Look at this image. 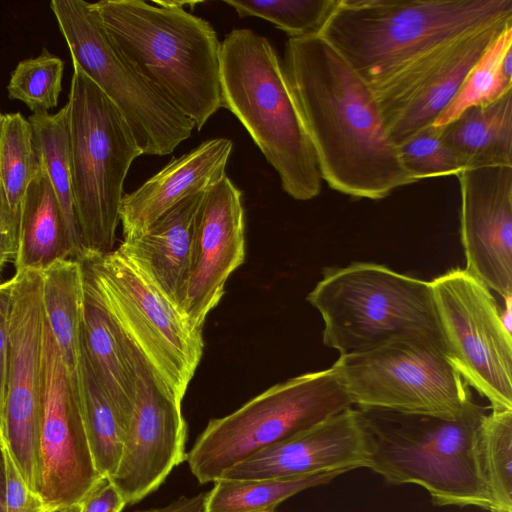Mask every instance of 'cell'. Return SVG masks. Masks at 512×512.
Masks as SVG:
<instances>
[{
    "label": "cell",
    "instance_id": "6da1fadb",
    "mask_svg": "<svg viewBox=\"0 0 512 512\" xmlns=\"http://www.w3.org/2000/svg\"><path fill=\"white\" fill-rule=\"evenodd\" d=\"M283 68L331 189L379 200L415 183L372 88L327 40L319 34L288 38Z\"/></svg>",
    "mask_w": 512,
    "mask_h": 512
},
{
    "label": "cell",
    "instance_id": "7a4b0ae2",
    "mask_svg": "<svg viewBox=\"0 0 512 512\" xmlns=\"http://www.w3.org/2000/svg\"><path fill=\"white\" fill-rule=\"evenodd\" d=\"M366 467L392 484H417L434 504L498 512L480 458L485 408L471 401L456 415L356 409Z\"/></svg>",
    "mask_w": 512,
    "mask_h": 512
},
{
    "label": "cell",
    "instance_id": "3957f363",
    "mask_svg": "<svg viewBox=\"0 0 512 512\" xmlns=\"http://www.w3.org/2000/svg\"><path fill=\"white\" fill-rule=\"evenodd\" d=\"M92 3L120 55L201 130L220 105L221 42L211 24L186 10L198 2Z\"/></svg>",
    "mask_w": 512,
    "mask_h": 512
},
{
    "label": "cell",
    "instance_id": "277c9868",
    "mask_svg": "<svg viewBox=\"0 0 512 512\" xmlns=\"http://www.w3.org/2000/svg\"><path fill=\"white\" fill-rule=\"evenodd\" d=\"M512 20V0H337L319 35L375 89L453 40Z\"/></svg>",
    "mask_w": 512,
    "mask_h": 512
},
{
    "label": "cell",
    "instance_id": "5b68a950",
    "mask_svg": "<svg viewBox=\"0 0 512 512\" xmlns=\"http://www.w3.org/2000/svg\"><path fill=\"white\" fill-rule=\"evenodd\" d=\"M220 105L242 123L290 197L321 192L314 150L283 65L263 36L233 29L220 47Z\"/></svg>",
    "mask_w": 512,
    "mask_h": 512
},
{
    "label": "cell",
    "instance_id": "8992f818",
    "mask_svg": "<svg viewBox=\"0 0 512 512\" xmlns=\"http://www.w3.org/2000/svg\"><path fill=\"white\" fill-rule=\"evenodd\" d=\"M321 314L323 343L342 355L413 338L442 342L431 284L385 265L329 268L308 294Z\"/></svg>",
    "mask_w": 512,
    "mask_h": 512
},
{
    "label": "cell",
    "instance_id": "52a82bcc",
    "mask_svg": "<svg viewBox=\"0 0 512 512\" xmlns=\"http://www.w3.org/2000/svg\"><path fill=\"white\" fill-rule=\"evenodd\" d=\"M72 65L67 105L75 210L86 256H102L114 250L124 181L142 151L115 104Z\"/></svg>",
    "mask_w": 512,
    "mask_h": 512
},
{
    "label": "cell",
    "instance_id": "ba28073f",
    "mask_svg": "<svg viewBox=\"0 0 512 512\" xmlns=\"http://www.w3.org/2000/svg\"><path fill=\"white\" fill-rule=\"evenodd\" d=\"M351 407L332 367L295 376L211 420L186 455L189 468L200 483L215 482L254 453Z\"/></svg>",
    "mask_w": 512,
    "mask_h": 512
},
{
    "label": "cell",
    "instance_id": "9c48e42d",
    "mask_svg": "<svg viewBox=\"0 0 512 512\" xmlns=\"http://www.w3.org/2000/svg\"><path fill=\"white\" fill-rule=\"evenodd\" d=\"M83 277L147 361L160 384L182 402L203 354L202 330L119 248L79 261Z\"/></svg>",
    "mask_w": 512,
    "mask_h": 512
},
{
    "label": "cell",
    "instance_id": "30bf717a",
    "mask_svg": "<svg viewBox=\"0 0 512 512\" xmlns=\"http://www.w3.org/2000/svg\"><path fill=\"white\" fill-rule=\"evenodd\" d=\"M50 8L76 64L115 104L142 155L164 156L195 124L158 93L116 50L92 3L52 0Z\"/></svg>",
    "mask_w": 512,
    "mask_h": 512
},
{
    "label": "cell",
    "instance_id": "8fae6325",
    "mask_svg": "<svg viewBox=\"0 0 512 512\" xmlns=\"http://www.w3.org/2000/svg\"><path fill=\"white\" fill-rule=\"evenodd\" d=\"M332 368L359 408L456 415L472 401L443 344L432 339H401L342 355Z\"/></svg>",
    "mask_w": 512,
    "mask_h": 512
},
{
    "label": "cell",
    "instance_id": "7c38bea8",
    "mask_svg": "<svg viewBox=\"0 0 512 512\" xmlns=\"http://www.w3.org/2000/svg\"><path fill=\"white\" fill-rule=\"evenodd\" d=\"M430 284L448 359L492 411L512 410V336L491 290L459 267Z\"/></svg>",
    "mask_w": 512,
    "mask_h": 512
},
{
    "label": "cell",
    "instance_id": "4fadbf2b",
    "mask_svg": "<svg viewBox=\"0 0 512 512\" xmlns=\"http://www.w3.org/2000/svg\"><path fill=\"white\" fill-rule=\"evenodd\" d=\"M43 319L41 271H16L10 297L7 384L0 439L28 488L37 494L40 493Z\"/></svg>",
    "mask_w": 512,
    "mask_h": 512
},
{
    "label": "cell",
    "instance_id": "5bb4252c",
    "mask_svg": "<svg viewBox=\"0 0 512 512\" xmlns=\"http://www.w3.org/2000/svg\"><path fill=\"white\" fill-rule=\"evenodd\" d=\"M40 496L49 508L80 503L104 477L86 432L83 404L75 396L46 320L42 333Z\"/></svg>",
    "mask_w": 512,
    "mask_h": 512
},
{
    "label": "cell",
    "instance_id": "9a60e30c",
    "mask_svg": "<svg viewBox=\"0 0 512 512\" xmlns=\"http://www.w3.org/2000/svg\"><path fill=\"white\" fill-rule=\"evenodd\" d=\"M512 20L463 35L372 89L387 131L398 146L433 125L467 75Z\"/></svg>",
    "mask_w": 512,
    "mask_h": 512
},
{
    "label": "cell",
    "instance_id": "2e32d148",
    "mask_svg": "<svg viewBox=\"0 0 512 512\" xmlns=\"http://www.w3.org/2000/svg\"><path fill=\"white\" fill-rule=\"evenodd\" d=\"M181 403L160 384L140 353L134 411L119 466L109 478L126 504L156 490L186 459Z\"/></svg>",
    "mask_w": 512,
    "mask_h": 512
},
{
    "label": "cell",
    "instance_id": "e0dca14e",
    "mask_svg": "<svg viewBox=\"0 0 512 512\" xmlns=\"http://www.w3.org/2000/svg\"><path fill=\"white\" fill-rule=\"evenodd\" d=\"M457 177L465 269L503 299L511 298L512 167L469 168Z\"/></svg>",
    "mask_w": 512,
    "mask_h": 512
},
{
    "label": "cell",
    "instance_id": "ac0fdd59",
    "mask_svg": "<svg viewBox=\"0 0 512 512\" xmlns=\"http://www.w3.org/2000/svg\"><path fill=\"white\" fill-rule=\"evenodd\" d=\"M245 259L242 191L225 176L208 189L198 210L191 267L180 313L203 330L208 313L222 299L231 273Z\"/></svg>",
    "mask_w": 512,
    "mask_h": 512
},
{
    "label": "cell",
    "instance_id": "d6986e66",
    "mask_svg": "<svg viewBox=\"0 0 512 512\" xmlns=\"http://www.w3.org/2000/svg\"><path fill=\"white\" fill-rule=\"evenodd\" d=\"M363 435L356 409L268 446L229 468L231 480L288 479L366 467ZM220 478V479H221Z\"/></svg>",
    "mask_w": 512,
    "mask_h": 512
},
{
    "label": "cell",
    "instance_id": "ffe728a7",
    "mask_svg": "<svg viewBox=\"0 0 512 512\" xmlns=\"http://www.w3.org/2000/svg\"><path fill=\"white\" fill-rule=\"evenodd\" d=\"M232 148L228 138L206 140L173 158L138 189L125 194L119 211L124 239L141 235L180 201L221 181Z\"/></svg>",
    "mask_w": 512,
    "mask_h": 512
},
{
    "label": "cell",
    "instance_id": "44dd1931",
    "mask_svg": "<svg viewBox=\"0 0 512 512\" xmlns=\"http://www.w3.org/2000/svg\"><path fill=\"white\" fill-rule=\"evenodd\" d=\"M205 192L183 199L141 235L124 239L118 247L179 311L191 267L196 218Z\"/></svg>",
    "mask_w": 512,
    "mask_h": 512
},
{
    "label": "cell",
    "instance_id": "7402d4cb",
    "mask_svg": "<svg viewBox=\"0 0 512 512\" xmlns=\"http://www.w3.org/2000/svg\"><path fill=\"white\" fill-rule=\"evenodd\" d=\"M83 291L85 362L107 398L132 418L140 352L84 277Z\"/></svg>",
    "mask_w": 512,
    "mask_h": 512
},
{
    "label": "cell",
    "instance_id": "603a6c76",
    "mask_svg": "<svg viewBox=\"0 0 512 512\" xmlns=\"http://www.w3.org/2000/svg\"><path fill=\"white\" fill-rule=\"evenodd\" d=\"M41 273L46 320L64 362L72 391L84 406L82 266L79 261L61 259Z\"/></svg>",
    "mask_w": 512,
    "mask_h": 512
},
{
    "label": "cell",
    "instance_id": "cb8c5ba5",
    "mask_svg": "<svg viewBox=\"0 0 512 512\" xmlns=\"http://www.w3.org/2000/svg\"><path fill=\"white\" fill-rule=\"evenodd\" d=\"M61 259H72L71 246L60 206L40 163L24 198L14 264L16 271H42Z\"/></svg>",
    "mask_w": 512,
    "mask_h": 512
},
{
    "label": "cell",
    "instance_id": "d4e9b609",
    "mask_svg": "<svg viewBox=\"0 0 512 512\" xmlns=\"http://www.w3.org/2000/svg\"><path fill=\"white\" fill-rule=\"evenodd\" d=\"M440 129L442 138L466 159L469 168L512 167V92L465 110Z\"/></svg>",
    "mask_w": 512,
    "mask_h": 512
},
{
    "label": "cell",
    "instance_id": "484cf974",
    "mask_svg": "<svg viewBox=\"0 0 512 512\" xmlns=\"http://www.w3.org/2000/svg\"><path fill=\"white\" fill-rule=\"evenodd\" d=\"M31 125L35 148L43 165L65 222L72 260L86 257L75 210L72 168L69 145L68 105L56 113L31 114Z\"/></svg>",
    "mask_w": 512,
    "mask_h": 512
},
{
    "label": "cell",
    "instance_id": "4316f807",
    "mask_svg": "<svg viewBox=\"0 0 512 512\" xmlns=\"http://www.w3.org/2000/svg\"><path fill=\"white\" fill-rule=\"evenodd\" d=\"M512 92V24L487 48L433 127L442 128L465 110L489 104Z\"/></svg>",
    "mask_w": 512,
    "mask_h": 512
},
{
    "label": "cell",
    "instance_id": "83f0119b",
    "mask_svg": "<svg viewBox=\"0 0 512 512\" xmlns=\"http://www.w3.org/2000/svg\"><path fill=\"white\" fill-rule=\"evenodd\" d=\"M342 474L326 472L288 479H218L205 496L204 512H272L282 501Z\"/></svg>",
    "mask_w": 512,
    "mask_h": 512
},
{
    "label": "cell",
    "instance_id": "f1b7e54d",
    "mask_svg": "<svg viewBox=\"0 0 512 512\" xmlns=\"http://www.w3.org/2000/svg\"><path fill=\"white\" fill-rule=\"evenodd\" d=\"M39 166L28 119L20 112L4 114L0 140V186L17 240L24 198Z\"/></svg>",
    "mask_w": 512,
    "mask_h": 512
},
{
    "label": "cell",
    "instance_id": "f546056e",
    "mask_svg": "<svg viewBox=\"0 0 512 512\" xmlns=\"http://www.w3.org/2000/svg\"><path fill=\"white\" fill-rule=\"evenodd\" d=\"M84 420L99 473L111 478L120 463L131 417L117 408L98 385L84 359Z\"/></svg>",
    "mask_w": 512,
    "mask_h": 512
},
{
    "label": "cell",
    "instance_id": "4dcf8cb0",
    "mask_svg": "<svg viewBox=\"0 0 512 512\" xmlns=\"http://www.w3.org/2000/svg\"><path fill=\"white\" fill-rule=\"evenodd\" d=\"M480 458L498 512H512V410L485 415L480 433Z\"/></svg>",
    "mask_w": 512,
    "mask_h": 512
},
{
    "label": "cell",
    "instance_id": "1f68e13d",
    "mask_svg": "<svg viewBox=\"0 0 512 512\" xmlns=\"http://www.w3.org/2000/svg\"><path fill=\"white\" fill-rule=\"evenodd\" d=\"M239 17H258L283 30L288 38L318 35L337 0H225Z\"/></svg>",
    "mask_w": 512,
    "mask_h": 512
},
{
    "label": "cell",
    "instance_id": "d6a6232c",
    "mask_svg": "<svg viewBox=\"0 0 512 512\" xmlns=\"http://www.w3.org/2000/svg\"><path fill=\"white\" fill-rule=\"evenodd\" d=\"M63 60L46 48L34 58L20 61L10 74L8 98L23 102L32 114L49 113L62 91Z\"/></svg>",
    "mask_w": 512,
    "mask_h": 512
},
{
    "label": "cell",
    "instance_id": "836d02e7",
    "mask_svg": "<svg viewBox=\"0 0 512 512\" xmlns=\"http://www.w3.org/2000/svg\"><path fill=\"white\" fill-rule=\"evenodd\" d=\"M397 147L404 166L415 182L457 176L469 168L466 159L442 138L440 128L430 126Z\"/></svg>",
    "mask_w": 512,
    "mask_h": 512
},
{
    "label": "cell",
    "instance_id": "e575fe53",
    "mask_svg": "<svg viewBox=\"0 0 512 512\" xmlns=\"http://www.w3.org/2000/svg\"><path fill=\"white\" fill-rule=\"evenodd\" d=\"M5 467L6 512H48L41 496L28 488L6 444L0 439Z\"/></svg>",
    "mask_w": 512,
    "mask_h": 512
},
{
    "label": "cell",
    "instance_id": "d590c367",
    "mask_svg": "<svg viewBox=\"0 0 512 512\" xmlns=\"http://www.w3.org/2000/svg\"><path fill=\"white\" fill-rule=\"evenodd\" d=\"M122 494L108 477H103L81 501L80 512H122Z\"/></svg>",
    "mask_w": 512,
    "mask_h": 512
},
{
    "label": "cell",
    "instance_id": "8d00e7d4",
    "mask_svg": "<svg viewBox=\"0 0 512 512\" xmlns=\"http://www.w3.org/2000/svg\"><path fill=\"white\" fill-rule=\"evenodd\" d=\"M12 278L0 283V409L1 419L6 395L8 346H9V312Z\"/></svg>",
    "mask_w": 512,
    "mask_h": 512
},
{
    "label": "cell",
    "instance_id": "74e56055",
    "mask_svg": "<svg viewBox=\"0 0 512 512\" xmlns=\"http://www.w3.org/2000/svg\"><path fill=\"white\" fill-rule=\"evenodd\" d=\"M17 247V236L0 186V254L8 260H14L17 253Z\"/></svg>",
    "mask_w": 512,
    "mask_h": 512
},
{
    "label": "cell",
    "instance_id": "f35d334b",
    "mask_svg": "<svg viewBox=\"0 0 512 512\" xmlns=\"http://www.w3.org/2000/svg\"><path fill=\"white\" fill-rule=\"evenodd\" d=\"M205 496L206 494H199L189 498L182 497L165 507L142 512H204Z\"/></svg>",
    "mask_w": 512,
    "mask_h": 512
},
{
    "label": "cell",
    "instance_id": "ab89813d",
    "mask_svg": "<svg viewBox=\"0 0 512 512\" xmlns=\"http://www.w3.org/2000/svg\"><path fill=\"white\" fill-rule=\"evenodd\" d=\"M0 512H6L5 506V467L2 450L0 447Z\"/></svg>",
    "mask_w": 512,
    "mask_h": 512
},
{
    "label": "cell",
    "instance_id": "60d3db41",
    "mask_svg": "<svg viewBox=\"0 0 512 512\" xmlns=\"http://www.w3.org/2000/svg\"><path fill=\"white\" fill-rule=\"evenodd\" d=\"M81 511V502L72 505L59 506L50 509L48 512H80Z\"/></svg>",
    "mask_w": 512,
    "mask_h": 512
},
{
    "label": "cell",
    "instance_id": "b9f144b4",
    "mask_svg": "<svg viewBox=\"0 0 512 512\" xmlns=\"http://www.w3.org/2000/svg\"><path fill=\"white\" fill-rule=\"evenodd\" d=\"M7 261H9V260L0 254V278H1V272L3 270V267ZM0 283H1V281H0Z\"/></svg>",
    "mask_w": 512,
    "mask_h": 512
},
{
    "label": "cell",
    "instance_id": "7bdbcfd3",
    "mask_svg": "<svg viewBox=\"0 0 512 512\" xmlns=\"http://www.w3.org/2000/svg\"><path fill=\"white\" fill-rule=\"evenodd\" d=\"M3 116H4V114L0 110V140H1Z\"/></svg>",
    "mask_w": 512,
    "mask_h": 512
},
{
    "label": "cell",
    "instance_id": "ee69618b",
    "mask_svg": "<svg viewBox=\"0 0 512 512\" xmlns=\"http://www.w3.org/2000/svg\"><path fill=\"white\" fill-rule=\"evenodd\" d=\"M0 438H1V409H0Z\"/></svg>",
    "mask_w": 512,
    "mask_h": 512
}]
</instances>
